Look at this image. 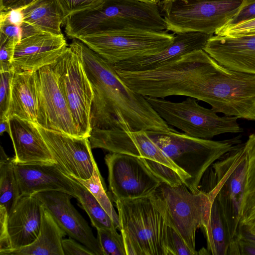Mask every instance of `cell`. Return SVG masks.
I'll use <instances>...</instances> for the list:
<instances>
[{
  "instance_id": "8992f818",
  "label": "cell",
  "mask_w": 255,
  "mask_h": 255,
  "mask_svg": "<svg viewBox=\"0 0 255 255\" xmlns=\"http://www.w3.org/2000/svg\"><path fill=\"white\" fill-rule=\"evenodd\" d=\"M168 226L173 228L196 255L197 230L208 225L212 200L202 190L194 193L184 183L171 186L162 182L152 194Z\"/></svg>"
},
{
  "instance_id": "836d02e7",
  "label": "cell",
  "mask_w": 255,
  "mask_h": 255,
  "mask_svg": "<svg viewBox=\"0 0 255 255\" xmlns=\"http://www.w3.org/2000/svg\"><path fill=\"white\" fill-rule=\"evenodd\" d=\"M167 255H194L184 240L172 227L167 229Z\"/></svg>"
},
{
  "instance_id": "9c48e42d",
  "label": "cell",
  "mask_w": 255,
  "mask_h": 255,
  "mask_svg": "<svg viewBox=\"0 0 255 255\" xmlns=\"http://www.w3.org/2000/svg\"><path fill=\"white\" fill-rule=\"evenodd\" d=\"M174 33L125 28L77 38L109 63H117L159 52L171 45Z\"/></svg>"
},
{
  "instance_id": "bcb514c9",
  "label": "cell",
  "mask_w": 255,
  "mask_h": 255,
  "mask_svg": "<svg viewBox=\"0 0 255 255\" xmlns=\"http://www.w3.org/2000/svg\"><path fill=\"white\" fill-rule=\"evenodd\" d=\"M146 2H150L153 3L158 4L161 0H137Z\"/></svg>"
},
{
  "instance_id": "4316f807",
  "label": "cell",
  "mask_w": 255,
  "mask_h": 255,
  "mask_svg": "<svg viewBox=\"0 0 255 255\" xmlns=\"http://www.w3.org/2000/svg\"><path fill=\"white\" fill-rule=\"evenodd\" d=\"M204 230L209 254L228 255L230 242L217 203L215 199L212 200L208 225Z\"/></svg>"
},
{
  "instance_id": "7dc6e473",
  "label": "cell",
  "mask_w": 255,
  "mask_h": 255,
  "mask_svg": "<svg viewBox=\"0 0 255 255\" xmlns=\"http://www.w3.org/2000/svg\"><path fill=\"white\" fill-rule=\"evenodd\" d=\"M161 0L166 1H169V0Z\"/></svg>"
},
{
  "instance_id": "60d3db41",
  "label": "cell",
  "mask_w": 255,
  "mask_h": 255,
  "mask_svg": "<svg viewBox=\"0 0 255 255\" xmlns=\"http://www.w3.org/2000/svg\"><path fill=\"white\" fill-rule=\"evenodd\" d=\"M0 33L18 42L21 39L20 26L12 23L5 17H0Z\"/></svg>"
},
{
  "instance_id": "d6986e66",
  "label": "cell",
  "mask_w": 255,
  "mask_h": 255,
  "mask_svg": "<svg viewBox=\"0 0 255 255\" xmlns=\"http://www.w3.org/2000/svg\"><path fill=\"white\" fill-rule=\"evenodd\" d=\"M42 208L34 195H21L19 197L8 215L11 250L28 246L37 239L41 229Z\"/></svg>"
},
{
  "instance_id": "83f0119b",
  "label": "cell",
  "mask_w": 255,
  "mask_h": 255,
  "mask_svg": "<svg viewBox=\"0 0 255 255\" xmlns=\"http://www.w3.org/2000/svg\"><path fill=\"white\" fill-rule=\"evenodd\" d=\"M93 195L103 208L120 230V224L118 214L116 213L109 195L104 180L101 175L96 162L91 177L86 180L77 179Z\"/></svg>"
},
{
  "instance_id": "e0dca14e",
  "label": "cell",
  "mask_w": 255,
  "mask_h": 255,
  "mask_svg": "<svg viewBox=\"0 0 255 255\" xmlns=\"http://www.w3.org/2000/svg\"><path fill=\"white\" fill-rule=\"evenodd\" d=\"M203 50L227 68L255 74V35L232 37L213 35Z\"/></svg>"
},
{
  "instance_id": "52a82bcc",
  "label": "cell",
  "mask_w": 255,
  "mask_h": 255,
  "mask_svg": "<svg viewBox=\"0 0 255 255\" xmlns=\"http://www.w3.org/2000/svg\"><path fill=\"white\" fill-rule=\"evenodd\" d=\"M243 0H171L162 1L161 14L166 31L191 32L213 35L237 13Z\"/></svg>"
},
{
  "instance_id": "e575fe53",
  "label": "cell",
  "mask_w": 255,
  "mask_h": 255,
  "mask_svg": "<svg viewBox=\"0 0 255 255\" xmlns=\"http://www.w3.org/2000/svg\"><path fill=\"white\" fill-rule=\"evenodd\" d=\"M215 34L232 37L255 35V18L223 27L217 30Z\"/></svg>"
},
{
  "instance_id": "ffe728a7",
  "label": "cell",
  "mask_w": 255,
  "mask_h": 255,
  "mask_svg": "<svg viewBox=\"0 0 255 255\" xmlns=\"http://www.w3.org/2000/svg\"><path fill=\"white\" fill-rule=\"evenodd\" d=\"M14 171L21 195H34L47 191H58L76 198L69 178L55 164H14Z\"/></svg>"
},
{
  "instance_id": "8fae6325",
  "label": "cell",
  "mask_w": 255,
  "mask_h": 255,
  "mask_svg": "<svg viewBox=\"0 0 255 255\" xmlns=\"http://www.w3.org/2000/svg\"><path fill=\"white\" fill-rule=\"evenodd\" d=\"M105 161L108 169L109 188L115 202L150 196L162 183L140 157L111 152L105 156Z\"/></svg>"
},
{
  "instance_id": "8d00e7d4",
  "label": "cell",
  "mask_w": 255,
  "mask_h": 255,
  "mask_svg": "<svg viewBox=\"0 0 255 255\" xmlns=\"http://www.w3.org/2000/svg\"><path fill=\"white\" fill-rule=\"evenodd\" d=\"M8 212L6 208L0 205V255L12 249L8 231Z\"/></svg>"
},
{
  "instance_id": "ab89813d",
  "label": "cell",
  "mask_w": 255,
  "mask_h": 255,
  "mask_svg": "<svg viewBox=\"0 0 255 255\" xmlns=\"http://www.w3.org/2000/svg\"><path fill=\"white\" fill-rule=\"evenodd\" d=\"M229 255H255V243L239 236L230 249Z\"/></svg>"
},
{
  "instance_id": "74e56055",
  "label": "cell",
  "mask_w": 255,
  "mask_h": 255,
  "mask_svg": "<svg viewBox=\"0 0 255 255\" xmlns=\"http://www.w3.org/2000/svg\"><path fill=\"white\" fill-rule=\"evenodd\" d=\"M254 18H255V0H243L237 13L225 26H231Z\"/></svg>"
},
{
  "instance_id": "484cf974",
  "label": "cell",
  "mask_w": 255,
  "mask_h": 255,
  "mask_svg": "<svg viewBox=\"0 0 255 255\" xmlns=\"http://www.w3.org/2000/svg\"><path fill=\"white\" fill-rule=\"evenodd\" d=\"M67 176L72 184L76 198L80 203L81 207L88 214L92 225L96 229L99 228L117 229L113 220L90 191L76 178L69 175Z\"/></svg>"
},
{
  "instance_id": "3957f363",
  "label": "cell",
  "mask_w": 255,
  "mask_h": 255,
  "mask_svg": "<svg viewBox=\"0 0 255 255\" xmlns=\"http://www.w3.org/2000/svg\"><path fill=\"white\" fill-rule=\"evenodd\" d=\"M149 137L188 178L186 186L200 191L204 175L209 167L241 143V136L221 141L196 138L175 130H145Z\"/></svg>"
},
{
  "instance_id": "5bb4252c",
  "label": "cell",
  "mask_w": 255,
  "mask_h": 255,
  "mask_svg": "<svg viewBox=\"0 0 255 255\" xmlns=\"http://www.w3.org/2000/svg\"><path fill=\"white\" fill-rule=\"evenodd\" d=\"M34 195L71 238L82 244L95 255H104L88 223L72 204V196L58 191H47Z\"/></svg>"
},
{
  "instance_id": "f35d334b",
  "label": "cell",
  "mask_w": 255,
  "mask_h": 255,
  "mask_svg": "<svg viewBox=\"0 0 255 255\" xmlns=\"http://www.w3.org/2000/svg\"><path fill=\"white\" fill-rule=\"evenodd\" d=\"M64 255H95L89 249L71 238L63 239L62 242Z\"/></svg>"
},
{
  "instance_id": "2e32d148",
  "label": "cell",
  "mask_w": 255,
  "mask_h": 255,
  "mask_svg": "<svg viewBox=\"0 0 255 255\" xmlns=\"http://www.w3.org/2000/svg\"><path fill=\"white\" fill-rule=\"evenodd\" d=\"M9 136L13 143L15 164H55L37 125L16 116L9 118Z\"/></svg>"
},
{
  "instance_id": "30bf717a",
  "label": "cell",
  "mask_w": 255,
  "mask_h": 255,
  "mask_svg": "<svg viewBox=\"0 0 255 255\" xmlns=\"http://www.w3.org/2000/svg\"><path fill=\"white\" fill-rule=\"evenodd\" d=\"M51 65L57 75L80 136L89 137L92 130L91 112L93 91L80 57L69 46Z\"/></svg>"
},
{
  "instance_id": "277c9868",
  "label": "cell",
  "mask_w": 255,
  "mask_h": 255,
  "mask_svg": "<svg viewBox=\"0 0 255 255\" xmlns=\"http://www.w3.org/2000/svg\"><path fill=\"white\" fill-rule=\"evenodd\" d=\"M115 202L127 255H167L168 225L152 195Z\"/></svg>"
},
{
  "instance_id": "1f68e13d",
  "label": "cell",
  "mask_w": 255,
  "mask_h": 255,
  "mask_svg": "<svg viewBox=\"0 0 255 255\" xmlns=\"http://www.w3.org/2000/svg\"><path fill=\"white\" fill-rule=\"evenodd\" d=\"M18 42L16 40L0 33V72L15 71L13 65V58L15 47Z\"/></svg>"
},
{
  "instance_id": "5b68a950",
  "label": "cell",
  "mask_w": 255,
  "mask_h": 255,
  "mask_svg": "<svg viewBox=\"0 0 255 255\" xmlns=\"http://www.w3.org/2000/svg\"><path fill=\"white\" fill-rule=\"evenodd\" d=\"M247 166L245 143H241L210 167L211 187L206 192L217 203L228 236L229 249L239 235Z\"/></svg>"
},
{
  "instance_id": "ba28073f",
  "label": "cell",
  "mask_w": 255,
  "mask_h": 255,
  "mask_svg": "<svg viewBox=\"0 0 255 255\" xmlns=\"http://www.w3.org/2000/svg\"><path fill=\"white\" fill-rule=\"evenodd\" d=\"M166 123L196 138L210 139L226 133H241L244 130L234 117H220L212 109L202 107L196 99L188 97L179 103L163 98L145 97Z\"/></svg>"
},
{
  "instance_id": "f6af8a7d",
  "label": "cell",
  "mask_w": 255,
  "mask_h": 255,
  "mask_svg": "<svg viewBox=\"0 0 255 255\" xmlns=\"http://www.w3.org/2000/svg\"><path fill=\"white\" fill-rule=\"evenodd\" d=\"M239 236L255 243V236L245 232H240Z\"/></svg>"
},
{
  "instance_id": "603a6c76",
  "label": "cell",
  "mask_w": 255,
  "mask_h": 255,
  "mask_svg": "<svg viewBox=\"0 0 255 255\" xmlns=\"http://www.w3.org/2000/svg\"><path fill=\"white\" fill-rule=\"evenodd\" d=\"M23 22L36 30L61 35L66 17L57 0H35L21 9Z\"/></svg>"
},
{
  "instance_id": "f546056e",
  "label": "cell",
  "mask_w": 255,
  "mask_h": 255,
  "mask_svg": "<svg viewBox=\"0 0 255 255\" xmlns=\"http://www.w3.org/2000/svg\"><path fill=\"white\" fill-rule=\"evenodd\" d=\"M241 231L255 236V190L244 194L239 224Z\"/></svg>"
},
{
  "instance_id": "7a4b0ae2",
  "label": "cell",
  "mask_w": 255,
  "mask_h": 255,
  "mask_svg": "<svg viewBox=\"0 0 255 255\" xmlns=\"http://www.w3.org/2000/svg\"><path fill=\"white\" fill-rule=\"evenodd\" d=\"M125 28L166 31L158 4L137 0H105L95 7L68 16L65 31L69 37L77 39Z\"/></svg>"
},
{
  "instance_id": "7c38bea8",
  "label": "cell",
  "mask_w": 255,
  "mask_h": 255,
  "mask_svg": "<svg viewBox=\"0 0 255 255\" xmlns=\"http://www.w3.org/2000/svg\"><path fill=\"white\" fill-rule=\"evenodd\" d=\"M37 125L48 130L81 137L51 65L36 71Z\"/></svg>"
},
{
  "instance_id": "ac0fdd59",
  "label": "cell",
  "mask_w": 255,
  "mask_h": 255,
  "mask_svg": "<svg viewBox=\"0 0 255 255\" xmlns=\"http://www.w3.org/2000/svg\"><path fill=\"white\" fill-rule=\"evenodd\" d=\"M197 32L175 34L173 43L155 54L138 57L113 65L115 70L130 72L155 69L191 51L203 49L211 37Z\"/></svg>"
},
{
  "instance_id": "44dd1931",
  "label": "cell",
  "mask_w": 255,
  "mask_h": 255,
  "mask_svg": "<svg viewBox=\"0 0 255 255\" xmlns=\"http://www.w3.org/2000/svg\"><path fill=\"white\" fill-rule=\"evenodd\" d=\"M11 89L8 117L16 116L37 124L36 72H15Z\"/></svg>"
},
{
  "instance_id": "4dcf8cb0",
  "label": "cell",
  "mask_w": 255,
  "mask_h": 255,
  "mask_svg": "<svg viewBox=\"0 0 255 255\" xmlns=\"http://www.w3.org/2000/svg\"><path fill=\"white\" fill-rule=\"evenodd\" d=\"M141 159L148 169L162 182L171 186L184 183L181 176L171 168L150 159L143 157Z\"/></svg>"
},
{
  "instance_id": "7bdbcfd3",
  "label": "cell",
  "mask_w": 255,
  "mask_h": 255,
  "mask_svg": "<svg viewBox=\"0 0 255 255\" xmlns=\"http://www.w3.org/2000/svg\"><path fill=\"white\" fill-rule=\"evenodd\" d=\"M0 17H5L11 22L19 26L23 22V14L20 8L0 11Z\"/></svg>"
},
{
  "instance_id": "b9f144b4",
  "label": "cell",
  "mask_w": 255,
  "mask_h": 255,
  "mask_svg": "<svg viewBox=\"0 0 255 255\" xmlns=\"http://www.w3.org/2000/svg\"><path fill=\"white\" fill-rule=\"evenodd\" d=\"M35 0H0V12L22 9Z\"/></svg>"
},
{
  "instance_id": "ee69618b",
  "label": "cell",
  "mask_w": 255,
  "mask_h": 255,
  "mask_svg": "<svg viewBox=\"0 0 255 255\" xmlns=\"http://www.w3.org/2000/svg\"><path fill=\"white\" fill-rule=\"evenodd\" d=\"M0 134L2 135L5 132L9 134L10 126L9 118L6 116L0 118Z\"/></svg>"
},
{
  "instance_id": "4fadbf2b",
  "label": "cell",
  "mask_w": 255,
  "mask_h": 255,
  "mask_svg": "<svg viewBox=\"0 0 255 255\" xmlns=\"http://www.w3.org/2000/svg\"><path fill=\"white\" fill-rule=\"evenodd\" d=\"M37 126L55 165L62 173L77 179L91 177L96 161L89 137L74 136Z\"/></svg>"
},
{
  "instance_id": "f1b7e54d",
  "label": "cell",
  "mask_w": 255,
  "mask_h": 255,
  "mask_svg": "<svg viewBox=\"0 0 255 255\" xmlns=\"http://www.w3.org/2000/svg\"><path fill=\"white\" fill-rule=\"evenodd\" d=\"M97 239L104 255H127L123 237L116 229L99 228Z\"/></svg>"
},
{
  "instance_id": "6da1fadb",
  "label": "cell",
  "mask_w": 255,
  "mask_h": 255,
  "mask_svg": "<svg viewBox=\"0 0 255 255\" xmlns=\"http://www.w3.org/2000/svg\"><path fill=\"white\" fill-rule=\"evenodd\" d=\"M69 46L80 57L93 89L92 129H174L159 116L145 97L124 83L113 65L78 39H73Z\"/></svg>"
},
{
  "instance_id": "d6a6232c",
  "label": "cell",
  "mask_w": 255,
  "mask_h": 255,
  "mask_svg": "<svg viewBox=\"0 0 255 255\" xmlns=\"http://www.w3.org/2000/svg\"><path fill=\"white\" fill-rule=\"evenodd\" d=\"M15 71L0 72V118L7 116L11 98V82Z\"/></svg>"
},
{
  "instance_id": "9a60e30c",
  "label": "cell",
  "mask_w": 255,
  "mask_h": 255,
  "mask_svg": "<svg viewBox=\"0 0 255 255\" xmlns=\"http://www.w3.org/2000/svg\"><path fill=\"white\" fill-rule=\"evenodd\" d=\"M63 34L38 31L22 37L16 44L13 65L15 72L30 71L54 63L67 48Z\"/></svg>"
},
{
  "instance_id": "d4e9b609",
  "label": "cell",
  "mask_w": 255,
  "mask_h": 255,
  "mask_svg": "<svg viewBox=\"0 0 255 255\" xmlns=\"http://www.w3.org/2000/svg\"><path fill=\"white\" fill-rule=\"evenodd\" d=\"M21 195L14 171L13 157H9L0 146V205L4 207L9 214Z\"/></svg>"
},
{
  "instance_id": "7402d4cb",
  "label": "cell",
  "mask_w": 255,
  "mask_h": 255,
  "mask_svg": "<svg viewBox=\"0 0 255 255\" xmlns=\"http://www.w3.org/2000/svg\"><path fill=\"white\" fill-rule=\"evenodd\" d=\"M66 235L43 206L41 229L37 239L28 246L10 250L3 255H64L62 242Z\"/></svg>"
},
{
  "instance_id": "cb8c5ba5",
  "label": "cell",
  "mask_w": 255,
  "mask_h": 255,
  "mask_svg": "<svg viewBox=\"0 0 255 255\" xmlns=\"http://www.w3.org/2000/svg\"><path fill=\"white\" fill-rule=\"evenodd\" d=\"M89 139L92 149L100 148L111 152L141 157L131 131L93 129Z\"/></svg>"
},
{
  "instance_id": "d590c367",
  "label": "cell",
  "mask_w": 255,
  "mask_h": 255,
  "mask_svg": "<svg viewBox=\"0 0 255 255\" xmlns=\"http://www.w3.org/2000/svg\"><path fill=\"white\" fill-rule=\"evenodd\" d=\"M105 0H57L66 18L74 13L97 6Z\"/></svg>"
}]
</instances>
